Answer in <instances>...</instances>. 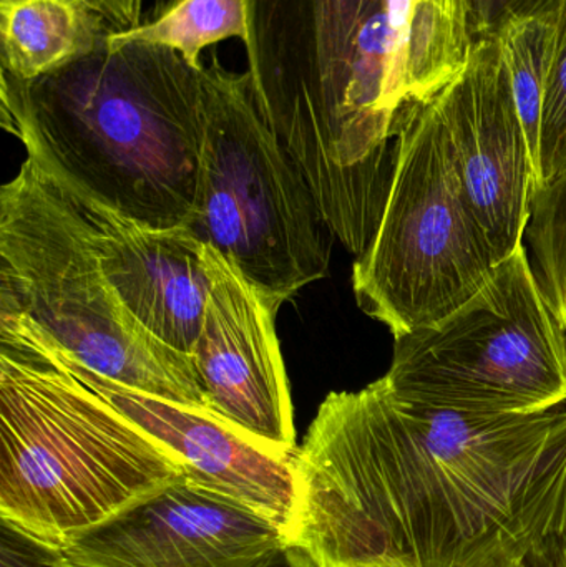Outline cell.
<instances>
[{
    "label": "cell",
    "mask_w": 566,
    "mask_h": 567,
    "mask_svg": "<svg viewBox=\"0 0 566 567\" xmlns=\"http://www.w3.org/2000/svg\"><path fill=\"white\" fill-rule=\"evenodd\" d=\"M566 173V0L552 16L550 52L542 106L534 195Z\"/></svg>",
    "instance_id": "cell-19"
},
{
    "label": "cell",
    "mask_w": 566,
    "mask_h": 567,
    "mask_svg": "<svg viewBox=\"0 0 566 567\" xmlns=\"http://www.w3.org/2000/svg\"><path fill=\"white\" fill-rule=\"evenodd\" d=\"M562 323H564V327L566 329V293L564 299V316H562Z\"/></svg>",
    "instance_id": "cell-26"
},
{
    "label": "cell",
    "mask_w": 566,
    "mask_h": 567,
    "mask_svg": "<svg viewBox=\"0 0 566 567\" xmlns=\"http://www.w3.org/2000/svg\"><path fill=\"white\" fill-rule=\"evenodd\" d=\"M72 199L92 228L103 271L123 306L150 336L192 359L213 286L212 248L186 228H150Z\"/></svg>",
    "instance_id": "cell-13"
},
{
    "label": "cell",
    "mask_w": 566,
    "mask_h": 567,
    "mask_svg": "<svg viewBox=\"0 0 566 567\" xmlns=\"http://www.w3.org/2000/svg\"><path fill=\"white\" fill-rule=\"evenodd\" d=\"M418 0H382L385 19H388L389 60L388 76H385V106L389 113L395 116L404 95V56L408 43L409 27H411L412 12Z\"/></svg>",
    "instance_id": "cell-21"
},
{
    "label": "cell",
    "mask_w": 566,
    "mask_h": 567,
    "mask_svg": "<svg viewBox=\"0 0 566 567\" xmlns=\"http://www.w3.org/2000/svg\"><path fill=\"white\" fill-rule=\"evenodd\" d=\"M474 45L465 0H418L405 43V102L434 99L464 72Z\"/></svg>",
    "instance_id": "cell-15"
},
{
    "label": "cell",
    "mask_w": 566,
    "mask_h": 567,
    "mask_svg": "<svg viewBox=\"0 0 566 567\" xmlns=\"http://www.w3.org/2000/svg\"><path fill=\"white\" fill-rule=\"evenodd\" d=\"M525 243L534 259L535 276L562 322L566 293V173L532 196Z\"/></svg>",
    "instance_id": "cell-18"
},
{
    "label": "cell",
    "mask_w": 566,
    "mask_h": 567,
    "mask_svg": "<svg viewBox=\"0 0 566 567\" xmlns=\"http://www.w3.org/2000/svg\"><path fill=\"white\" fill-rule=\"evenodd\" d=\"M475 43L497 40L502 30L515 20L547 19L562 0H465Z\"/></svg>",
    "instance_id": "cell-20"
},
{
    "label": "cell",
    "mask_w": 566,
    "mask_h": 567,
    "mask_svg": "<svg viewBox=\"0 0 566 567\" xmlns=\"http://www.w3.org/2000/svg\"><path fill=\"white\" fill-rule=\"evenodd\" d=\"M0 309L25 317L100 375L208 410L193 360L133 319L85 216L29 158L0 189Z\"/></svg>",
    "instance_id": "cell-4"
},
{
    "label": "cell",
    "mask_w": 566,
    "mask_h": 567,
    "mask_svg": "<svg viewBox=\"0 0 566 567\" xmlns=\"http://www.w3.org/2000/svg\"><path fill=\"white\" fill-rule=\"evenodd\" d=\"M381 225L352 266L359 309L394 339L432 326L482 289L495 261L472 213L434 100L402 103Z\"/></svg>",
    "instance_id": "cell-6"
},
{
    "label": "cell",
    "mask_w": 566,
    "mask_h": 567,
    "mask_svg": "<svg viewBox=\"0 0 566 567\" xmlns=\"http://www.w3.org/2000/svg\"><path fill=\"white\" fill-rule=\"evenodd\" d=\"M497 40L501 43L522 128L531 148L537 183L538 143L550 52L552 17L515 20L502 30Z\"/></svg>",
    "instance_id": "cell-17"
},
{
    "label": "cell",
    "mask_w": 566,
    "mask_h": 567,
    "mask_svg": "<svg viewBox=\"0 0 566 567\" xmlns=\"http://www.w3.org/2000/svg\"><path fill=\"white\" fill-rule=\"evenodd\" d=\"M249 37L245 0H172L155 19L128 30H113L106 49L148 43L175 50L189 66L202 72L203 52L223 40Z\"/></svg>",
    "instance_id": "cell-16"
},
{
    "label": "cell",
    "mask_w": 566,
    "mask_h": 567,
    "mask_svg": "<svg viewBox=\"0 0 566 567\" xmlns=\"http://www.w3.org/2000/svg\"><path fill=\"white\" fill-rule=\"evenodd\" d=\"M525 567H566V529L538 546L525 558Z\"/></svg>",
    "instance_id": "cell-24"
},
{
    "label": "cell",
    "mask_w": 566,
    "mask_h": 567,
    "mask_svg": "<svg viewBox=\"0 0 566 567\" xmlns=\"http://www.w3.org/2000/svg\"><path fill=\"white\" fill-rule=\"evenodd\" d=\"M256 102L301 169L335 238L368 249L344 169L356 43L378 0H245Z\"/></svg>",
    "instance_id": "cell-8"
},
{
    "label": "cell",
    "mask_w": 566,
    "mask_h": 567,
    "mask_svg": "<svg viewBox=\"0 0 566 567\" xmlns=\"http://www.w3.org/2000/svg\"><path fill=\"white\" fill-rule=\"evenodd\" d=\"M202 85L198 192L186 229L281 307L328 276L335 235L263 116L249 73L229 72L209 53Z\"/></svg>",
    "instance_id": "cell-5"
},
{
    "label": "cell",
    "mask_w": 566,
    "mask_h": 567,
    "mask_svg": "<svg viewBox=\"0 0 566 567\" xmlns=\"http://www.w3.org/2000/svg\"><path fill=\"white\" fill-rule=\"evenodd\" d=\"M0 567H66L60 549L50 548L0 522Z\"/></svg>",
    "instance_id": "cell-22"
},
{
    "label": "cell",
    "mask_w": 566,
    "mask_h": 567,
    "mask_svg": "<svg viewBox=\"0 0 566 567\" xmlns=\"http://www.w3.org/2000/svg\"><path fill=\"white\" fill-rule=\"evenodd\" d=\"M266 567H322L306 551L305 548L298 545H289L281 555L276 556L271 563Z\"/></svg>",
    "instance_id": "cell-25"
},
{
    "label": "cell",
    "mask_w": 566,
    "mask_h": 567,
    "mask_svg": "<svg viewBox=\"0 0 566 567\" xmlns=\"http://www.w3.org/2000/svg\"><path fill=\"white\" fill-rule=\"evenodd\" d=\"M109 22L113 30H128L142 23L143 0H82Z\"/></svg>",
    "instance_id": "cell-23"
},
{
    "label": "cell",
    "mask_w": 566,
    "mask_h": 567,
    "mask_svg": "<svg viewBox=\"0 0 566 567\" xmlns=\"http://www.w3.org/2000/svg\"><path fill=\"white\" fill-rule=\"evenodd\" d=\"M472 213L495 265L525 245L535 168L498 40L472 49L464 72L434 96Z\"/></svg>",
    "instance_id": "cell-9"
},
{
    "label": "cell",
    "mask_w": 566,
    "mask_h": 567,
    "mask_svg": "<svg viewBox=\"0 0 566 567\" xmlns=\"http://www.w3.org/2000/svg\"><path fill=\"white\" fill-rule=\"evenodd\" d=\"M212 261L213 286L192 352L206 409L275 449L298 452L276 333L279 307L213 248Z\"/></svg>",
    "instance_id": "cell-12"
},
{
    "label": "cell",
    "mask_w": 566,
    "mask_h": 567,
    "mask_svg": "<svg viewBox=\"0 0 566 567\" xmlns=\"http://www.w3.org/2000/svg\"><path fill=\"white\" fill-rule=\"evenodd\" d=\"M112 32L82 0H0L2 72L32 82L99 52Z\"/></svg>",
    "instance_id": "cell-14"
},
{
    "label": "cell",
    "mask_w": 566,
    "mask_h": 567,
    "mask_svg": "<svg viewBox=\"0 0 566 567\" xmlns=\"http://www.w3.org/2000/svg\"><path fill=\"white\" fill-rule=\"evenodd\" d=\"M27 322L80 383L175 453L186 466L188 478L281 526L295 543L301 513L299 450L275 449L208 410L130 389L100 375L63 352L30 320Z\"/></svg>",
    "instance_id": "cell-10"
},
{
    "label": "cell",
    "mask_w": 566,
    "mask_h": 567,
    "mask_svg": "<svg viewBox=\"0 0 566 567\" xmlns=\"http://www.w3.org/2000/svg\"><path fill=\"white\" fill-rule=\"evenodd\" d=\"M292 545L322 567H511L566 529V406L477 413L332 392L298 452Z\"/></svg>",
    "instance_id": "cell-1"
},
{
    "label": "cell",
    "mask_w": 566,
    "mask_h": 567,
    "mask_svg": "<svg viewBox=\"0 0 566 567\" xmlns=\"http://www.w3.org/2000/svg\"><path fill=\"white\" fill-rule=\"evenodd\" d=\"M188 476L0 309V522L63 549Z\"/></svg>",
    "instance_id": "cell-3"
},
{
    "label": "cell",
    "mask_w": 566,
    "mask_h": 567,
    "mask_svg": "<svg viewBox=\"0 0 566 567\" xmlns=\"http://www.w3.org/2000/svg\"><path fill=\"white\" fill-rule=\"evenodd\" d=\"M291 536L186 476L60 549L66 567H266Z\"/></svg>",
    "instance_id": "cell-11"
},
{
    "label": "cell",
    "mask_w": 566,
    "mask_h": 567,
    "mask_svg": "<svg viewBox=\"0 0 566 567\" xmlns=\"http://www.w3.org/2000/svg\"><path fill=\"white\" fill-rule=\"evenodd\" d=\"M382 380L399 399L461 412L535 415L565 405L566 329L527 246L451 316L394 339Z\"/></svg>",
    "instance_id": "cell-7"
},
{
    "label": "cell",
    "mask_w": 566,
    "mask_h": 567,
    "mask_svg": "<svg viewBox=\"0 0 566 567\" xmlns=\"http://www.w3.org/2000/svg\"><path fill=\"white\" fill-rule=\"evenodd\" d=\"M511 567H525V566H524V563H518V565H514V566H511Z\"/></svg>",
    "instance_id": "cell-27"
},
{
    "label": "cell",
    "mask_w": 566,
    "mask_h": 567,
    "mask_svg": "<svg viewBox=\"0 0 566 567\" xmlns=\"http://www.w3.org/2000/svg\"><path fill=\"white\" fill-rule=\"evenodd\" d=\"M202 72L148 43L103 47L32 82L2 72V125L72 198L150 228H188L202 159Z\"/></svg>",
    "instance_id": "cell-2"
}]
</instances>
